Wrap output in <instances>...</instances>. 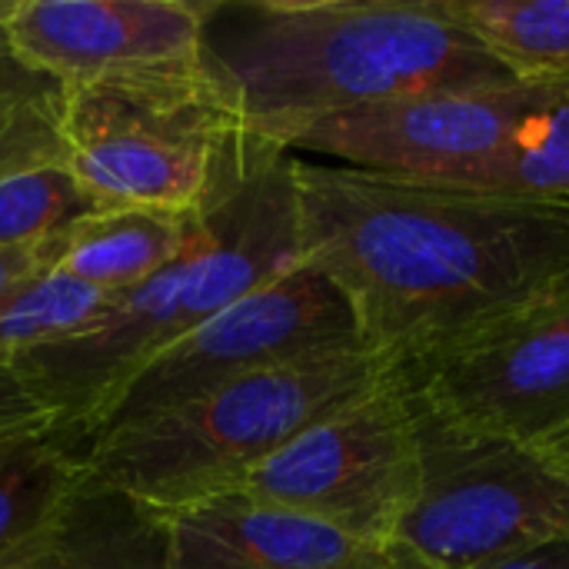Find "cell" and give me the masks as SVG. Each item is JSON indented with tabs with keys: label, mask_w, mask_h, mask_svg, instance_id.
I'll return each instance as SVG.
<instances>
[{
	"label": "cell",
	"mask_w": 569,
	"mask_h": 569,
	"mask_svg": "<svg viewBox=\"0 0 569 569\" xmlns=\"http://www.w3.org/2000/svg\"><path fill=\"white\" fill-rule=\"evenodd\" d=\"M300 260L390 370L427 363L569 280V203L297 163Z\"/></svg>",
	"instance_id": "obj_1"
},
{
	"label": "cell",
	"mask_w": 569,
	"mask_h": 569,
	"mask_svg": "<svg viewBox=\"0 0 569 569\" xmlns=\"http://www.w3.org/2000/svg\"><path fill=\"white\" fill-rule=\"evenodd\" d=\"M200 70L277 147L347 110L520 80L450 0H203Z\"/></svg>",
	"instance_id": "obj_2"
},
{
	"label": "cell",
	"mask_w": 569,
	"mask_h": 569,
	"mask_svg": "<svg viewBox=\"0 0 569 569\" xmlns=\"http://www.w3.org/2000/svg\"><path fill=\"white\" fill-rule=\"evenodd\" d=\"M297 163V153L243 130L203 203L200 243L113 297L87 327L30 350L13 367L53 417V430L80 453L140 367L300 263Z\"/></svg>",
	"instance_id": "obj_3"
},
{
	"label": "cell",
	"mask_w": 569,
	"mask_h": 569,
	"mask_svg": "<svg viewBox=\"0 0 569 569\" xmlns=\"http://www.w3.org/2000/svg\"><path fill=\"white\" fill-rule=\"evenodd\" d=\"M387 377L390 367L363 347L307 357L110 427L83 443V460L97 480L170 517L240 490L277 450L363 400Z\"/></svg>",
	"instance_id": "obj_4"
},
{
	"label": "cell",
	"mask_w": 569,
	"mask_h": 569,
	"mask_svg": "<svg viewBox=\"0 0 569 569\" xmlns=\"http://www.w3.org/2000/svg\"><path fill=\"white\" fill-rule=\"evenodd\" d=\"M240 133L203 70L63 90V163L100 207L200 210Z\"/></svg>",
	"instance_id": "obj_5"
},
{
	"label": "cell",
	"mask_w": 569,
	"mask_h": 569,
	"mask_svg": "<svg viewBox=\"0 0 569 569\" xmlns=\"http://www.w3.org/2000/svg\"><path fill=\"white\" fill-rule=\"evenodd\" d=\"M420 490L393 547L427 569H473L569 537V463L543 447L477 437L413 400Z\"/></svg>",
	"instance_id": "obj_6"
},
{
	"label": "cell",
	"mask_w": 569,
	"mask_h": 569,
	"mask_svg": "<svg viewBox=\"0 0 569 569\" xmlns=\"http://www.w3.org/2000/svg\"><path fill=\"white\" fill-rule=\"evenodd\" d=\"M417 490V417L393 370L383 387L303 430L240 483L253 500L377 547H393Z\"/></svg>",
	"instance_id": "obj_7"
},
{
	"label": "cell",
	"mask_w": 569,
	"mask_h": 569,
	"mask_svg": "<svg viewBox=\"0 0 569 569\" xmlns=\"http://www.w3.org/2000/svg\"><path fill=\"white\" fill-rule=\"evenodd\" d=\"M360 347V327L347 297L317 267L300 260L140 367L117 393L93 437L190 403L230 380Z\"/></svg>",
	"instance_id": "obj_8"
},
{
	"label": "cell",
	"mask_w": 569,
	"mask_h": 569,
	"mask_svg": "<svg viewBox=\"0 0 569 569\" xmlns=\"http://www.w3.org/2000/svg\"><path fill=\"white\" fill-rule=\"evenodd\" d=\"M393 373L427 417L453 430L553 443L569 430V280L473 340Z\"/></svg>",
	"instance_id": "obj_9"
},
{
	"label": "cell",
	"mask_w": 569,
	"mask_h": 569,
	"mask_svg": "<svg viewBox=\"0 0 569 569\" xmlns=\"http://www.w3.org/2000/svg\"><path fill=\"white\" fill-rule=\"evenodd\" d=\"M540 93V77H520L500 87L400 97L317 120L283 150L333 157L383 177L470 187L503 153Z\"/></svg>",
	"instance_id": "obj_10"
},
{
	"label": "cell",
	"mask_w": 569,
	"mask_h": 569,
	"mask_svg": "<svg viewBox=\"0 0 569 569\" xmlns=\"http://www.w3.org/2000/svg\"><path fill=\"white\" fill-rule=\"evenodd\" d=\"M203 0H7L3 43L63 90L200 70Z\"/></svg>",
	"instance_id": "obj_11"
},
{
	"label": "cell",
	"mask_w": 569,
	"mask_h": 569,
	"mask_svg": "<svg viewBox=\"0 0 569 569\" xmlns=\"http://www.w3.org/2000/svg\"><path fill=\"white\" fill-rule=\"evenodd\" d=\"M173 569H427L397 547H377L240 490L167 517Z\"/></svg>",
	"instance_id": "obj_12"
},
{
	"label": "cell",
	"mask_w": 569,
	"mask_h": 569,
	"mask_svg": "<svg viewBox=\"0 0 569 569\" xmlns=\"http://www.w3.org/2000/svg\"><path fill=\"white\" fill-rule=\"evenodd\" d=\"M0 569H173L167 517L90 470L53 520Z\"/></svg>",
	"instance_id": "obj_13"
},
{
	"label": "cell",
	"mask_w": 569,
	"mask_h": 569,
	"mask_svg": "<svg viewBox=\"0 0 569 569\" xmlns=\"http://www.w3.org/2000/svg\"><path fill=\"white\" fill-rule=\"evenodd\" d=\"M207 233V213L97 207L50 240L53 270L107 297H120L180 260Z\"/></svg>",
	"instance_id": "obj_14"
},
{
	"label": "cell",
	"mask_w": 569,
	"mask_h": 569,
	"mask_svg": "<svg viewBox=\"0 0 569 569\" xmlns=\"http://www.w3.org/2000/svg\"><path fill=\"white\" fill-rule=\"evenodd\" d=\"M83 477L80 447L57 430L0 443V563L53 520Z\"/></svg>",
	"instance_id": "obj_15"
},
{
	"label": "cell",
	"mask_w": 569,
	"mask_h": 569,
	"mask_svg": "<svg viewBox=\"0 0 569 569\" xmlns=\"http://www.w3.org/2000/svg\"><path fill=\"white\" fill-rule=\"evenodd\" d=\"M543 93L517 123L503 153L470 183L477 190L569 203V87L540 77Z\"/></svg>",
	"instance_id": "obj_16"
},
{
	"label": "cell",
	"mask_w": 569,
	"mask_h": 569,
	"mask_svg": "<svg viewBox=\"0 0 569 569\" xmlns=\"http://www.w3.org/2000/svg\"><path fill=\"white\" fill-rule=\"evenodd\" d=\"M450 7L517 77L569 67V0H450Z\"/></svg>",
	"instance_id": "obj_17"
},
{
	"label": "cell",
	"mask_w": 569,
	"mask_h": 569,
	"mask_svg": "<svg viewBox=\"0 0 569 569\" xmlns=\"http://www.w3.org/2000/svg\"><path fill=\"white\" fill-rule=\"evenodd\" d=\"M63 163V87L0 47V177Z\"/></svg>",
	"instance_id": "obj_18"
},
{
	"label": "cell",
	"mask_w": 569,
	"mask_h": 569,
	"mask_svg": "<svg viewBox=\"0 0 569 569\" xmlns=\"http://www.w3.org/2000/svg\"><path fill=\"white\" fill-rule=\"evenodd\" d=\"M110 300L113 297L97 293L57 270L13 290L0 300V373H13L30 350L87 327Z\"/></svg>",
	"instance_id": "obj_19"
},
{
	"label": "cell",
	"mask_w": 569,
	"mask_h": 569,
	"mask_svg": "<svg viewBox=\"0 0 569 569\" xmlns=\"http://www.w3.org/2000/svg\"><path fill=\"white\" fill-rule=\"evenodd\" d=\"M97 207L67 163L0 177V250L40 247Z\"/></svg>",
	"instance_id": "obj_20"
},
{
	"label": "cell",
	"mask_w": 569,
	"mask_h": 569,
	"mask_svg": "<svg viewBox=\"0 0 569 569\" xmlns=\"http://www.w3.org/2000/svg\"><path fill=\"white\" fill-rule=\"evenodd\" d=\"M43 430H53V417L43 403L20 383L17 373H0V443Z\"/></svg>",
	"instance_id": "obj_21"
},
{
	"label": "cell",
	"mask_w": 569,
	"mask_h": 569,
	"mask_svg": "<svg viewBox=\"0 0 569 569\" xmlns=\"http://www.w3.org/2000/svg\"><path fill=\"white\" fill-rule=\"evenodd\" d=\"M53 270V247L50 240L40 247H20V250H0V300H7L13 290L27 287L30 280Z\"/></svg>",
	"instance_id": "obj_22"
},
{
	"label": "cell",
	"mask_w": 569,
	"mask_h": 569,
	"mask_svg": "<svg viewBox=\"0 0 569 569\" xmlns=\"http://www.w3.org/2000/svg\"><path fill=\"white\" fill-rule=\"evenodd\" d=\"M473 569H569V537L520 550V553H510V557H500L493 563H483V567Z\"/></svg>",
	"instance_id": "obj_23"
},
{
	"label": "cell",
	"mask_w": 569,
	"mask_h": 569,
	"mask_svg": "<svg viewBox=\"0 0 569 569\" xmlns=\"http://www.w3.org/2000/svg\"><path fill=\"white\" fill-rule=\"evenodd\" d=\"M543 450H550L553 457H560L563 463H569V430H567V433H563V437H557L553 443H547Z\"/></svg>",
	"instance_id": "obj_24"
},
{
	"label": "cell",
	"mask_w": 569,
	"mask_h": 569,
	"mask_svg": "<svg viewBox=\"0 0 569 569\" xmlns=\"http://www.w3.org/2000/svg\"><path fill=\"white\" fill-rule=\"evenodd\" d=\"M550 80H557V83H563V87H569V67H563V70H557V73H547Z\"/></svg>",
	"instance_id": "obj_25"
},
{
	"label": "cell",
	"mask_w": 569,
	"mask_h": 569,
	"mask_svg": "<svg viewBox=\"0 0 569 569\" xmlns=\"http://www.w3.org/2000/svg\"><path fill=\"white\" fill-rule=\"evenodd\" d=\"M3 10H7V0H0V47H3Z\"/></svg>",
	"instance_id": "obj_26"
}]
</instances>
